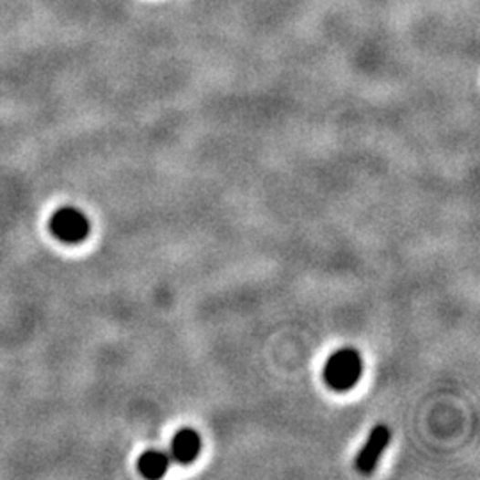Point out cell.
Segmentation results:
<instances>
[{
  "mask_svg": "<svg viewBox=\"0 0 480 480\" xmlns=\"http://www.w3.org/2000/svg\"><path fill=\"white\" fill-rule=\"evenodd\" d=\"M390 438H391L390 429L386 425H382V423L370 433L367 443L363 445V448L358 454V457H356V468L361 474H370L376 468L379 457L382 455V452L386 450V446L390 443Z\"/></svg>",
  "mask_w": 480,
  "mask_h": 480,
  "instance_id": "3",
  "label": "cell"
},
{
  "mask_svg": "<svg viewBox=\"0 0 480 480\" xmlns=\"http://www.w3.org/2000/svg\"><path fill=\"white\" fill-rule=\"evenodd\" d=\"M50 232L56 239L65 244H78L89 234V221L75 206H63L50 217Z\"/></svg>",
  "mask_w": 480,
  "mask_h": 480,
  "instance_id": "2",
  "label": "cell"
},
{
  "mask_svg": "<svg viewBox=\"0 0 480 480\" xmlns=\"http://www.w3.org/2000/svg\"><path fill=\"white\" fill-rule=\"evenodd\" d=\"M139 472L148 479H157L170 468V455L161 450H150L141 455L138 461Z\"/></svg>",
  "mask_w": 480,
  "mask_h": 480,
  "instance_id": "5",
  "label": "cell"
},
{
  "mask_svg": "<svg viewBox=\"0 0 480 480\" xmlns=\"http://www.w3.org/2000/svg\"><path fill=\"white\" fill-rule=\"evenodd\" d=\"M361 374V360L354 349H342L333 354L326 365L324 378L335 390L352 388Z\"/></svg>",
  "mask_w": 480,
  "mask_h": 480,
  "instance_id": "1",
  "label": "cell"
},
{
  "mask_svg": "<svg viewBox=\"0 0 480 480\" xmlns=\"http://www.w3.org/2000/svg\"><path fill=\"white\" fill-rule=\"evenodd\" d=\"M200 448H202V442H200L198 433H194L193 429H183L172 440V459L182 464H189L198 457Z\"/></svg>",
  "mask_w": 480,
  "mask_h": 480,
  "instance_id": "4",
  "label": "cell"
}]
</instances>
